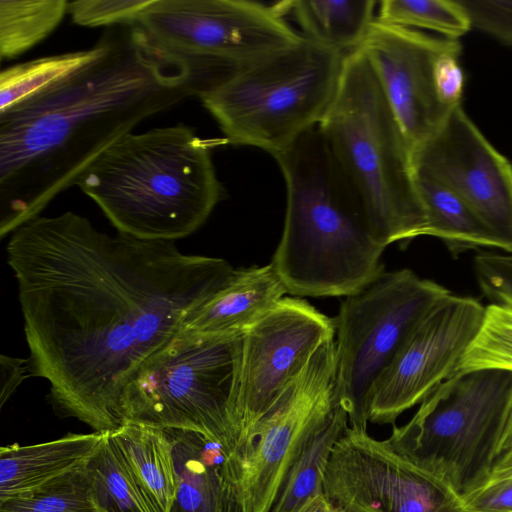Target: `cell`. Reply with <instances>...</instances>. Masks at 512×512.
Masks as SVG:
<instances>
[{
	"instance_id": "obj_1",
	"label": "cell",
	"mask_w": 512,
	"mask_h": 512,
	"mask_svg": "<svg viewBox=\"0 0 512 512\" xmlns=\"http://www.w3.org/2000/svg\"><path fill=\"white\" fill-rule=\"evenodd\" d=\"M7 262L33 376L50 383L57 415L101 433L123 425L121 397L137 368L235 272L174 241L109 235L71 211L14 230Z\"/></svg>"
},
{
	"instance_id": "obj_2",
	"label": "cell",
	"mask_w": 512,
	"mask_h": 512,
	"mask_svg": "<svg viewBox=\"0 0 512 512\" xmlns=\"http://www.w3.org/2000/svg\"><path fill=\"white\" fill-rule=\"evenodd\" d=\"M77 70L0 111V236L12 233L147 117L227 80L239 64L167 49L135 22L108 27Z\"/></svg>"
},
{
	"instance_id": "obj_3",
	"label": "cell",
	"mask_w": 512,
	"mask_h": 512,
	"mask_svg": "<svg viewBox=\"0 0 512 512\" xmlns=\"http://www.w3.org/2000/svg\"><path fill=\"white\" fill-rule=\"evenodd\" d=\"M286 184V213L272 264L294 296H349L385 270L384 247L317 127L273 156Z\"/></svg>"
},
{
	"instance_id": "obj_4",
	"label": "cell",
	"mask_w": 512,
	"mask_h": 512,
	"mask_svg": "<svg viewBox=\"0 0 512 512\" xmlns=\"http://www.w3.org/2000/svg\"><path fill=\"white\" fill-rule=\"evenodd\" d=\"M211 147L184 124L131 132L100 154L75 185L119 233L175 241L202 227L225 195Z\"/></svg>"
},
{
	"instance_id": "obj_5",
	"label": "cell",
	"mask_w": 512,
	"mask_h": 512,
	"mask_svg": "<svg viewBox=\"0 0 512 512\" xmlns=\"http://www.w3.org/2000/svg\"><path fill=\"white\" fill-rule=\"evenodd\" d=\"M318 128L373 240L385 248L425 236L411 146L360 48L345 55L337 93Z\"/></svg>"
},
{
	"instance_id": "obj_6",
	"label": "cell",
	"mask_w": 512,
	"mask_h": 512,
	"mask_svg": "<svg viewBox=\"0 0 512 512\" xmlns=\"http://www.w3.org/2000/svg\"><path fill=\"white\" fill-rule=\"evenodd\" d=\"M397 455L449 487L462 501L509 470L512 371L455 372L384 440Z\"/></svg>"
},
{
	"instance_id": "obj_7",
	"label": "cell",
	"mask_w": 512,
	"mask_h": 512,
	"mask_svg": "<svg viewBox=\"0 0 512 512\" xmlns=\"http://www.w3.org/2000/svg\"><path fill=\"white\" fill-rule=\"evenodd\" d=\"M243 332L179 331L133 373L120 402L123 424L201 433L238 452Z\"/></svg>"
},
{
	"instance_id": "obj_8",
	"label": "cell",
	"mask_w": 512,
	"mask_h": 512,
	"mask_svg": "<svg viewBox=\"0 0 512 512\" xmlns=\"http://www.w3.org/2000/svg\"><path fill=\"white\" fill-rule=\"evenodd\" d=\"M345 55L303 36L243 64L200 100L227 142L275 156L319 125L337 93Z\"/></svg>"
},
{
	"instance_id": "obj_9",
	"label": "cell",
	"mask_w": 512,
	"mask_h": 512,
	"mask_svg": "<svg viewBox=\"0 0 512 512\" xmlns=\"http://www.w3.org/2000/svg\"><path fill=\"white\" fill-rule=\"evenodd\" d=\"M452 292L404 268L341 301L334 317L337 392L349 427L367 430L373 388L428 312Z\"/></svg>"
},
{
	"instance_id": "obj_10",
	"label": "cell",
	"mask_w": 512,
	"mask_h": 512,
	"mask_svg": "<svg viewBox=\"0 0 512 512\" xmlns=\"http://www.w3.org/2000/svg\"><path fill=\"white\" fill-rule=\"evenodd\" d=\"M338 403L334 337L319 347L240 449L246 512L270 511L308 437Z\"/></svg>"
},
{
	"instance_id": "obj_11",
	"label": "cell",
	"mask_w": 512,
	"mask_h": 512,
	"mask_svg": "<svg viewBox=\"0 0 512 512\" xmlns=\"http://www.w3.org/2000/svg\"><path fill=\"white\" fill-rule=\"evenodd\" d=\"M135 23L172 51L239 64L303 37L273 5L248 0H154Z\"/></svg>"
},
{
	"instance_id": "obj_12",
	"label": "cell",
	"mask_w": 512,
	"mask_h": 512,
	"mask_svg": "<svg viewBox=\"0 0 512 512\" xmlns=\"http://www.w3.org/2000/svg\"><path fill=\"white\" fill-rule=\"evenodd\" d=\"M323 494L340 512H465L443 482L349 426L331 452Z\"/></svg>"
},
{
	"instance_id": "obj_13",
	"label": "cell",
	"mask_w": 512,
	"mask_h": 512,
	"mask_svg": "<svg viewBox=\"0 0 512 512\" xmlns=\"http://www.w3.org/2000/svg\"><path fill=\"white\" fill-rule=\"evenodd\" d=\"M485 307L473 297L453 293L438 302L377 380L368 420L395 425L403 412L424 401L454 374L481 329Z\"/></svg>"
},
{
	"instance_id": "obj_14",
	"label": "cell",
	"mask_w": 512,
	"mask_h": 512,
	"mask_svg": "<svg viewBox=\"0 0 512 512\" xmlns=\"http://www.w3.org/2000/svg\"><path fill=\"white\" fill-rule=\"evenodd\" d=\"M334 337V318L296 297H283L244 330L238 453L314 353Z\"/></svg>"
},
{
	"instance_id": "obj_15",
	"label": "cell",
	"mask_w": 512,
	"mask_h": 512,
	"mask_svg": "<svg viewBox=\"0 0 512 512\" xmlns=\"http://www.w3.org/2000/svg\"><path fill=\"white\" fill-rule=\"evenodd\" d=\"M414 174L459 195L512 253V166L459 105L412 149Z\"/></svg>"
},
{
	"instance_id": "obj_16",
	"label": "cell",
	"mask_w": 512,
	"mask_h": 512,
	"mask_svg": "<svg viewBox=\"0 0 512 512\" xmlns=\"http://www.w3.org/2000/svg\"><path fill=\"white\" fill-rule=\"evenodd\" d=\"M358 48L368 59L413 149L450 112L437 97L434 66L440 55L461 48L459 40L430 36L375 19Z\"/></svg>"
},
{
	"instance_id": "obj_17",
	"label": "cell",
	"mask_w": 512,
	"mask_h": 512,
	"mask_svg": "<svg viewBox=\"0 0 512 512\" xmlns=\"http://www.w3.org/2000/svg\"><path fill=\"white\" fill-rule=\"evenodd\" d=\"M164 430L176 473L171 512H246L240 454L195 431Z\"/></svg>"
},
{
	"instance_id": "obj_18",
	"label": "cell",
	"mask_w": 512,
	"mask_h": 512,
	"mask_svg": "<svg viewBox=\"0 0 512 512\" xmlns=\"http://www.w3.org/2000/svg\"><path fill=\"white\" fill-rule=\"evenodd\" d=\"M286 293L272 263L235 269L223 287L185 316L180 329L204 334L242 333Z\"/></svg>"
},
{
	"instance_id": "obj_19",
	"label": "cell",
	"mask_w": 512,
	"mask_h": 512,
	"mask_svg": "<svg viewBox=\"0 0 512 512\" xmlns=\"http://www.w3.org/2000/svg\"><path fill=\"white\" fill-rule=\"evenodd\" d=\"M108 432L68 433L44 443L0 448V501L36 490L83 469Z\"/></svg>"
},
{
	"instance_id": "obj_20",
	"label": "cell",
	"mask_w": 512,
	"mask_h": 512,
	"mask_svg": "<svg viewBox=\"0 0 512 512\" xmlns=\"http://www.w3.org/2000/svg\"><path fill=\"white\" fill-rule=\"evenodd\" d=\"M374 0H288L272 4L284 16L292 14L303 36L347 54L357 49L376 19Z\"/></svg>"
},
{
	"instance_id": "obj_21",
	"label": "cell",
	"mask_w": 512,
	"mask_h": 512,
	"mask_svg": "<svg viewBox=\"0 0 512 512\" xmlns=\"http://www.w3.org/2000/svg\"><path fill=\"white\" fill-rule=\"evenodd\" d=\"M426 216V234L440 239L455 257L469 250H503L502 244L476 212L441 183L414 174Z\"/></svg>"
},
{
	"instance_id": "obj_22",
	"label": "cell",
	"mask_w": 512,
	"mask_h": 512,
	"mask_svg": "<svg viewBox=\"0 0 512 512\" xmlns=\"http://www.w3.org/2000/svg\"><path fill=\"white\" fill-rule=\"evenodd\" d=\"M109 434L158 510L171 512L176 493V473L165 430L126 422Z\"/></svg>"
},
{
	"instance_id": "obj_23",
	"label": "cell",
	"mask_w": 512,
	"mask_h": 512,
	"mask_svg": "<svg viewBox=\"0 0 512 512\" xmlns=\"http://www.w3.org/2000/svg\"><path fill=\"white\" fill-rule=\"evenodd\" d=\"M348 426V415L338 403L308 437L284 476L269 512H297L323 494L331 452Z\"/></svg>"
},
{
	"instance_id": "obj_24",
	"label": "cell",
	"mask_w": 512,
	"mask_h": 512,
	"mask_svg": "<svg viewBox=\"0 0 512 512\" xmlns=\"http://www.w3.org/2000/svg\"><path fill=\"white\" fill-rule=\"evenodd\" d=\"M67 0H0V57L12 59L46 38L61 23Z\"/></svg>"
},
{
	"instance_id": "obj_25",
	"label": "cell",
	"mask_w": 512,
	"mask_h": 512,
	"mask_svg": "<svg viewBox=\"0 0 512 512\" xmlns=\"http://www.w3.org/2000/svg\"><path fill=\"white\" fill-rule=\"evenodd\" d=\"M96 497L107 512H160L142 488L108 432L86 465Z\"/></svg>"
},
{
	"instance_id": "obj_26",
	"label": "cell",
	"mask_w": 512,
	"mask_h": 512,
	"mask_svg": "<svg viewBox=\"0 0 512 512\" xmlns=\"http://www.w3.org/2000/svg\"><path fill=\"white\" fill-rule=\"evenodd\" d=\"M97 53L90 49L37 58L1 71L0 111L53 85L91 60Z\"/></svg>"
},
{
	"instance_id": "obj_27",
	"label": "cell",
	"mask_w": 512,
	"mask_h": 512,
	"mask_svg": "<svg viewBox=\"0 0 512 512\" xmlns=\"http://www.w3.org/2000/svg\"><path fill=\"white\" fill-rule=\"evenodd\" d=\"M0 512H107L83 469L36 490L0 501Z\"/></svg>"
},
{
	"instance_id": "obj_28",
	"label": "cell",
	"mask_w": 512,
	"mask_h": 512,
	"mask_svg": "<svg viewBox=\"0 0 512 512\" xmlns=\"http://www.w3.org/2000/svg\"><path fill=\"white\" fill-rule=\"evenodd\" d=\"M377 20L407 28H422L459 40L472 27L457 0H384Z\"/></svg>"
},
{
	"instance_id": "obj_29",
	"label": "cell",
	"mask_w": 512,
	"mask_h": 512,
	"mask_svg": "<svg viewBox=\"0 0 512 512\" xmlns=\"http://www.w3.org/2000/svg\"><path fill=\"white\" fill-rule=\"evenodd\" d=\"M481 368L512 371V305L490 303L485 307L481 329L455 372Z\"/></svg>"
},
{
	"instance_id": "obj_30",
	"label": "cell",
	"mask_w": 512,
	"mask_h": 512,
	"mask_svg": "<svg viewBox=\"0 0 512 512\" xmlns=\"http://www.w3.org/2000/svg\"><path fill=\"white\" fill-rule=\"evenodd\" d=\"M154 0H76L68 2L67 14L85 27H112L133 23Z\"/></svg>"
},
{
	"instance_id": "obj_31",
	"label": "cell",
	"mask_w": 512,
	"mask_h": 512,
	"mask_svg": "<svg viewBox=\"0 0 512 512\" xmlns=\"http://www.w3.org/2000/svg\"><path fill=\"white\" fill-rule=\"evenodd\" d=\"M474 271L491 303L512 305V253L482 251L474 257Z\"/></svg>"
},
{
	"instance_id": "obj_32",
	"label": "cell",
	"mask_w": 512,
	"mask_h": 512,
	"mask_svg": "<svg viewBox=\"0 0 512 512\" xmlns=\"http://www.w3.org/2000/svg\"><path fill=\"white\" fill-rule=\"evenodd\" d=\"M471 27L512 45V0H457Z\"/></svg>"
},
{
	"instance_id": "obj_33",
	"label": "cell",
	"mask_w": 512,
	"mask_h": 512,
	"mask_svg": "<svg viewBox=\"0 0 512 512\" xmlns=\"http://www.w3.org/2000/svg\"><path fill=\"white\" fill-rule=\"evenodd\" d=\"M461 48L440 55L434 66V85L441 104L451 110L461 105L464 73L459 63Z\"/></svg>"
},
{
	"instance_id": "obj_34",
	"label": "cell",
	"mask_w": 512,
	"mask_h": 512,
	"mask_svg": "<svg viewBox=\"0 0 512 512\" xmlns=\"http://www.w3.org/2000/svg\"><path fill=\"white\" fill-rule=\"evenodd\" d=\"M465 512H512V470L494 476L463 500Z\"/></svg>"
},
{
	"instance_id": "obj_35",
	"label": "cell",
	"mask_w": 512,
	"mask_h": 512,
	"mask_svg": "<svg viewBox=\"0 0 512 512\" xmlns=\"http://www.w3.org/2000/svg\"><path fill=\"white\" fill-rule=\"evenodd\" d=\"M1 393L0 407L11 397L18 386L33 376L29 358H15L1 355Z\"/></svg>"
},
{
	"instance_id": "obj_36",
	"label": "cell",
	"mask_w": 512,
	"mask_h": 512,
	"mask_svg": "<svg viewBox=\"0 0 512 512\" xmlns=\"http://www.w3.org/2000/svg\"><path fill=\"white\" fill-rule=\"evenodd\" d=\"M297 512H340L325 496L318 495Z\"/></svg>"
},
{
	"instance_id": "obj_37",
	"label": "cell",
	"mask_w": 512,
	"mask_h": 512,
	"mask_svg": "<svg viewBox=\"0 0 512 512\" xmlns=\"http://www.w3.org/2000/svg\"><path fill=\"white\" fill-rule=\"evenodd\" d=\"M509 470H512V449L510 453Z\"/></svg>"
}]
</instances>
